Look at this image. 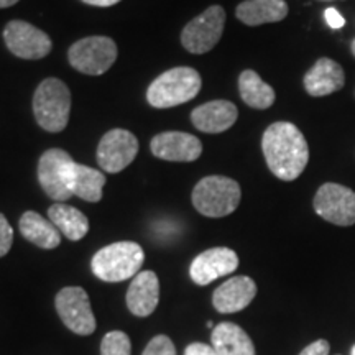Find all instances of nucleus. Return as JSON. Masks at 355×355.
<instances>
[{"label": "nucleus", "mask_w": 355, "mask_h": 355, "mask_svg": "<svg viewBox=\"0 0 355 355\" xmlns=\"http://www.w3.org/2000/svg\"><path fill=\"white\" fill-rule=\"evenodd\" d=\"M265 162L282 181H295L309 162V146L304 135L290 122H275L261 139Z\"/></svg>", "instance_id": "obj_1"}, {"label": "nucleus", "mask_w": 355, "mask_h": 355, "mask_svg": "<svg viewBox=\"0 0 355 355\" xmlns=\"http://www.w3.org/2000/svg\"><path fill=\"white\" fill-rule=\"evenodd\" d=\"M145 261L144 248L135 242H115L101 248L91 260V270L107 283L125 282L140 273Z\"/></svg>", "instance_id": "obj_2"}, {"label": "nucleus", "mask_w": 355, "mask_h": 355, "mask_svg": "<svg viewBox=\"0 0 355 355\" xmlns=\"http://www.w3.org/2000/svg\"><path fill=\"white\" fill-rule=\"evenodd\" d=\"M202 86L196 69L188 66L173 68L159 74L146 91V101L157 109H170L194 99Z\"/></svg>", "instance_id": "obj_3"}, {"label": "nucleus", "mask_w": 355, "mask_h": 355, "mask_svg": "<svg viewBox=\"0 0 355 355\" xmlns=\"http://www.w3.org/2000/svg\"><path fill=\"white\" fill-rule=\"evenodd\" d=\"M241 186L227 176H206L194 186L193 206L206 217H225L241 204Z\"/></svg>", "instance_id": "obj_4"}, {"label": "nucleus", "mask_w": 355, "mask_h": 355, "mask_svg": "<svg viewBox=\"0 0 355 355\" xmlns=\"http://www.w3.org/2000/svg\"><path fill=\"white\" fill-rule=\"evenodd\" d=\"M71 92L63 81L48 78L33 96V114L38 125L46 132H63L69 122Z\"/></svg>", "instance_id": "obj_5"}, {"label": "nucleus", "mask_w": 355, "mask_h": 355, "mask_svg": "<svg viewBox=\"0 0 355 355\" xmlns=\"http://www.w3.org/2000/svg\"><path fill=\"white\" fill-rule=\"evenodd\" d=\"M74 159L61 148L46 150L38 162V181L42 189L53 201L63 202L73 196L71 175Z\"/></svg>", "instance_id": "obj_6"}, {"label": "nucleus", "mask_w": 355, "mask_h": 355, "mask_svg": "<svg viewBox=\"0 0 355 355\" xmlns=\"http://www.w3.org/2000/svg\"><path fill=\"white\" fill-rule=\"evenodd\" d=\"M69 63L79 73L101 76L117 60V44L109 37H89L69 48Z\"/></svg>", "instance_id": "obj_7"}, {"label": "nucleus", "mask_w": 355, "mask_h": 355, "mask_svg": "<svg viewBox=\"0 0 355 355\" xmlns=\"http://www.w3.org/2000/svg\"><path fill=\"white\" fill-rule=\"evenodd\" d=\"M225 26V10L220 6L206 8L181 32V43L193 55H204L219 43Z\"/></svg>", "instance_id": "obj_8"}, {"label": "nucleus", "mask_w": 355, "mask_h": 355, "mask_svg": "<svg viewBox=\"0 0 355 355\" xmlns=\"http://www.w3.org/2000/svg\"><path fill=\"white\" fill-rule=\"evenodd\" d=\"M58 316L69 331L78 336H91L96 331V318L87 293L81 286H66L55 300Z\"/></svg>", "instance_id": "obj_9"}, {"label": "nucleus", "mask_w": 355, "mask_h": 355, "mask_svg": "<svg viewBox=\"0 0 355 355\" xmlns=\"http://www.w3.org/2000/svg\"><path fill=\"white\" fill-rule=\"evenodd\" d=\"M314 211L324 220L340 227L355 224V193L347 186L326 183L314 196Z\"/></svg>", "instance_id": "obj_10"}, {"label": "nucleus", "mask_w": 355, "mask_h": 355, "mask_svg": "<svg viewBox=\"0 0 355 355\" xmlns=\"http://www.w3.org/2000/svg\"><path fill=\"white\" fill-rule=\"evenodd\" d=\"M7 48L21 60H42L51 51V40L43 30L24 20L8 21L3 30Z\"/></svg>", "instance_id": "obj_11"}, {"label": "nucleus", "mask_w": 355, "mask_h": 355, "mask_svg": "<svg viewBox=\"0 0 355 355\" xmlns=\"http://www.w3.org/2000/svg\"><path fill=\"white\" fill-rule=\"evenodd\" d=\"M139 153V140L125 128H114L101 139L97 146V163L107 173H121Z\"/></svg>", "instance_id": "obj_12"}, {"label": "nucleus", "mask_w": 355, "mask_h": 355, "mask_svg": "<svg viewBox=\"0 0 355 355\" xmlns=\"http://www.w3.org/2000/svg\"><path fill=\"white\" fill-rule=\"evenodd\" d=\"M239 257L232 248L216 247L199 254L189 266L191 279L199 286H206L214 279L235 272Z\"/></svg>", "instance_id": "obj_13"}, {"label": "nucleus", "mask_w": 355, "mask_h": 355, "mask_svg": "<svg viewBox=\"0 0 355 355\" xmlns=\"http://www.w3.org/2000/svg\"><path fill=\"white\" fill-rule=\"evenodd\" d=\"M150 150L159 159L189 163L201 157L202 144L191 133L163 132L153 137L150 141Z\"/></svg>", "instance_id": "obj_14"}, {"label": "nucleus", "mask_w": 355, "mask_h": 355, "mask_svg": "<svg viewBox=\"0 0 355 355\" xmlns=\"http://www.w3.org/2000/svg\"><path fill=\"white\" fill-rule=\"evenodd\" d=\"M257 296V285L248 277H234L216 288L212 295V304L222 314L239 313L245 309Z\"/></svg>", "instance_id": "obj_15"}, {"label": "nucleus", "mask_w": 355, "mask_h": 355, "mask_svg": "<svg viewBox=\"0 0 355 355\" xmlns=\"http://www.w3.org/2000/svg\"><path fill=\"white\" fill-rule=\"evenodd\" d=\"M304 89L309 96L322 97L340 91L345 84L343 66L331 58H321L304 74Z\"/></svg>", "instance_id": "obj_16"}, {"label": "nucleus", "mask_w": 355, "mask_h": 355, "mask_svg": "<svg viewBox=\"0 0 355 355\" xmlns=\"http://www.w3.org/2000/svg\"><path fill=\"white\" fill-rule=\"evenodd\" d=\"M239 110L229 101H211L191 112L193 125L204 133H220L229 130L237 122Z\"/></svg>", "instance_id": "obj_17"}, {"label": "nucleus", "mask_w": 355, "mask_h": 355, "mask_svg": "<svg viewBox=\"0 0 355 355\" xmlns=\"http://www.w3.org/2000/svg\"><path fill=\"white\" fill-rule=\"evenodd\" d=\"M127 308L133 316L146 318L153 314L159 301V279L155 272H140L132 279L127 291Z\"/></svg>", "instance_id": "obj_18"}, {"label": "nucleus", "mask_w": 355, "mask_h": 355, "mask_svg": "<svg viewBox=\"0 0 355 355\" xmlns=\"http://www.w3.org/2000/svg\"><path fill=\"white\" fill-rule=\"evenodd\" d=\"M237 19L248 26L277 24L288 15L285 0H245L235 10Z\"/></svg>", "instance_id": "obj_19"}, {"label": "nucleus", "mask_w": 355, "mask_h": 355, "mask_svg": "<svg viewBox=\"0 0 355 355\" xmlns=\"http://www.w3.org/2000/svg\"><path fill=\"white\" fill-rule=\"evenodd\" d=\"M212 347L219 355H255L252 339L241 326L234 322H220L212 329Z\"/></svg>", "instance_id": "obj_20"}, {"label": "nucleus", "mask_w": 355, "mask_h": 355, "mask_svg": "<svg viewBox=\"0 0 355 355\" xmlns=\"http://www.w3.org/2000/svg\"><path fill=\"white\" fill-rule=\"evenodd\" d=\"M19 227L26 241L44 250H53L61 243V232L56 225L35 211H26L20 217Z\"/></svg>", "instance_id": "obj_21"}, {"label": "nucleus", "mask_w": 355, "mask_h": 355, "mask_svg": "<svg viewBox=\"0 0 355 355\" xmlns=\"http://www.w3.org/2000/svg\"><path fill=\"white\" fill-rule=\"evenodd\" d=\"M48 219L56 225V229L69 241L78 242L89 232V220L76 207L68 204L56 202L48 209Z\"/></svg>", "instance_id": "obj_22"}, {"label": "nucleus", "mask_w": 355, "mask_h": 355, "mask_svg": "<svg viewBox=\"0 0 355 355\" xmlns=\"http://www.w3.org/2000/svg\"><path fill=\"white\" fill-rule=\"evenodd\" d=\"M239 92L248 107L265 110L275 102V91L255 71L245 69L239 78Z\"/></svg>", "instance_id": "obj_23"}, {"label": "nucleus", "mask_w": 355, "mask_h": 355, "mask_svg": "<svg viewBox=\"0 0 355 355\" xmlns=\"http://www.w3.org/2000/svg\"><path fill=\"white\" fill-rule=\"evenodd\" d=\"M104 184V173L74 163L73 175H71V189H73L74 196L81 198L83 201L87 202H99L102 199Z\"/></svg>", "instance_id": "obj_24"}, {"label": "nucleus", "mask_w": 355, "mask_h": 355, "mask_svg": "<svg viewBox=\"0 0 355 355\" xmlns=\"http://www.w3.org/2000/svg\"><path fill=\"white\" fill-rule=\"evenodd\" d=\"M130 337L122 331H112L104 336L101 343V355H130Z\"/></svg>", "instance_id": "obj_25"}, {"label": "nucleus", "mask_w": 355, "mask_h": 355, "mask_svg": "<svg viewBox=\"0 0 355 355\" xmlns=\"http://www.w3.org/2000/svg\"><path fill=\"white\" fill-rule=\"evenodd\" d=\"M141 355H176V347L168 336H157L150 340Z\"/></svg>", "instance_id": "obj_26"}, {"label": "nucleus", "mask_w": 355, "mask_h": 355, "mask_svg": "<svg viewBox=\"0 0 355 355\" xmlns=\"http://www.w3.org/2000/svg\"><path fill=\"white\" fill-rule=\"evenodd\" d=\"M13 243V230L6 219V216L0 212V259L10 252Z\"/></svg>", "instance_id": "obj_27"}, {"label": "nucleus", "mask_w": 355, "mask_h": 355, "mask_svg": "<svg viewBox=\"0 0 355 355\" xmlns=\"http://www.w3.org/2000/svg\"><path fill=\"white\" fill-rule=\"evenodd\" d=\"M329 350H331L329 343L324 339H319V340H314L313 344H309L308 347L301 350L300 355H329Z\"/></svg>", "instance_id": "obj_28"}, {"label": "nucleus", "mask_w": 355, "mask_h": 355, "mask_svg": "<svg viewBox=\"0 0 355 355\" xmlns=\"http://www.w3.org/2000/svg\"><path fill=\"white\" fill-rule=\"evenodd\" d=\"M324 19H326L327 25H329L331 28H334V30L343 28V26L345 25L344 17L340 15V13L337 12L334 7H329V8H327L326 12H324Z\"/></svg>", "instance_id": "obj_29"}, {"label": "nucleus", "mask_w": 355, "mask_h": 355, "mask_svg": "<svg viewBox=\"0 0 355 355\" xmlns=\"http://www.w3.org/2000/svg\"><path fill=\"white\" fill-rule=\"evenodd\" d=\"M184 355H219V354L216 352L212 345H207L202 343H193L186 347Z\"/></svg>", "instance_id": "obj_30"}, {"label": "nucleus", "mask_w": 355, "mask_h": 355, "mask_svg": "<svg viewBox=\"0 0 355 355\" xmlns=\"http://www.w3.org/2000/svg\"><path fill=\"white\" fill-rule=\"evenodd\" d=\"M83 2L92 7H112L115 3L121 2V0H83Z\"/></svg>", "instance_id": "obj_31"}, {"label": "nucleus", "mask_w": 355, "mask_h": 355, "mask_svg": "<svg viewBox=\"0 0 355 355\" xmlns=\"http://www.w3.org/2000/svg\"><path fill=\"white\" fill-rule=\"evenodd\" d=\"M17 2H19V0H0V8L12 7V6H15Z\"/></svg>", "instance_id": "obj_32"}, {"label": "nucleus", "mask_w": 355, "mask_h": 355, "mask_svg": "<svg viewBox=\"0 0 355 355\" xmlns=\"http://www.w3.org/2000/svg\"><path fill=\"white\" fill-rule=\"evenodd\" d=\"M350 50H352V55H354V58H355V38H354L352 44H350Z\"/></svg>", "instance_id": "obj_33"}, {"label": "nucleus", "mask_w": 355, "mask_h": 355, "mask_svg": "<svg viewBox=\"0 0 355 355\" xmlns=\"http://www.w3.org/2000/svg\"><path fill=\"white\" fill-rule=\"evenodd\" d=\"M207 327H214V322H212V321H207Z\"/></svg>", "instance_id": "obj_34"}, {"label": "nucleus", "mask_w": 355, "mask_h": 355, "mask_svg": "<svg viewBox=\"0 0 355 355\" xmlns=\"http://www.w3.org/2000/svg\"><path fill=\"white\" fill-rule=\"evenodd\" d=\"M350 355H355V345L352 347V350H350Z\"/></svg>", "instance_id": "obj_35"}, {"label": "nucleus", "mask_w": 355, "mask_h": 355, "mask_svg": "<svg viewBox=\"0 0 355 355\" xmlns=\"http://www.w3.org/2000/svg\"><path fill=\"white\" fill-rule=\"evenodd\" d=\"M321 2H331V0H321Z\"/></svg>", "instance_id": "obj_36"}]
</instances>
